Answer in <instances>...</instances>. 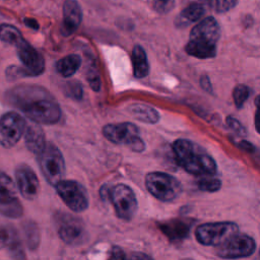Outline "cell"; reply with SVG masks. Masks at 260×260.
<instances>
[{"label":"cell","mask_w":260,"mask_h":260,"mask_svg":"<svg viewBox=\"0 0 260 260\" xmlns=\"http://www.w3.org/2000/svg\"><path fill=\"white\" fill-rule=\"evenodd\" d=\"M7 101L31 121L53 125L61 118V108L54 96L44 87L20 84L6 93Z\"/></svg>","instance_id":"obj_1"},{"label":"cell","mask_w":260,"mask_h":260,"mask_svg":"<svg viewBox=\"0 0 260 260\" xmlns=\"http://www.w3.org/2000/svg\"><path fill=\"white\" fill-rule=\"evenodd\" d=\"M173 150L180 166L194 176L214 175L215 160L200 145L187 139H177L173 143Z\"/></svg>","instance_id":"obj_2"},{"label":"cell","mask_w":260,"mask_h":260,"mask_svg":"<svg viewBox=\"0 0 260 260\" xmlns=\"http://www.w3.org/2000/svg\"><path fill=\"white\" fill-rule=\"evenodd\" d=\"M39 166L46 181L55 186L65 176V160L60 149L52 142H47L38 155Z\"/></svg>","instance_id":"obj_3"},{"label":"cell","mask_w":260,"mask_h":260,"mask_svg":"<svg viewBox=\"0 0 260 260\" xmlns=\"http://www.w3.org/2000/svg\"><path fill=\"white\" fill-rule=\"evenodd\" d=\"M145 186L152 196L164 202L177 199L182 192L181 183L175 177L161 172L147 174Z\"/></svg>","instance_id":"obj_4"},{"label":"cell","mask_w":260,"mask_h":260,"mask_svg":"<svg viewBox=\"0 0 260 260\" xmlns=\"http://www.w3.org/2000/svg\"><path fill=\"white\" fill-rule=\"evenodd\" d=\"M104 136L115 144H123L132 150L140 152L144 150V142L140 137L139 129L136 125L124 122L119 124H108L103 128Z\"/></svg>","instance_id":"obj_5"},{"label":"cell","mask_w":260,"mask_h":260,"mask_svg":"<svg viewBox=\"0 0 260 260\" xmlns=\"http://www.w3.org/2000/svg\"><path fill=\"white\" fill-rule=\"evenodd\" d=\"M106 200L111 201L117 216L123 220H130L137 210L136 196L133 190L125 184L108 187Z\"/></svg>","instance_id":"obj_6"},{"label":"cell","mask_w":260,"mask_h":260,"mask_svg":"<svg viewBox=\"0 0 260 260\" xmlns=\"http://www.w3.org/2000/svg\"><path fill=\"white\" fill-rule=\"evenodd\" d=\"M237 233L239 229L234 222H207L196 229L195 236L201 245L217 247Z\"/></svg>","instance_id":"obj_7"},{"label":"cell","mask_w":260,"mask_h":260,"mask_svg":"<svg viewBox=\"0 0 260 260\" xmlns=\"http://www.w3.org/2000/svg\"><path fill=\"white\" fill-rule=\"evenodd\" d=\"M55 188L59 197L70 210L81 212L88 207L87 191L79 182L61 180L55 185Z\"/></svg>","instance_id":"obj_8"},{"label":"cell","mask_w":260,"mask_h":260,"mask_svg":"<svg viewBox=\"0 0 260 260\" xmlns=\"http://www.w3.org/2000/svg\"><path fill=\"white\" fill-rule=\"evenodd\" d=\"M25 119L16 112H7L0 117V144L12 148L24 134Z\"/></svg>","instance_id":"obj_9"},{"label":"cell","mask_w":260,"mask_h":260,"mask_svg":"<svg viewBox=\"0 0 260 260\" xmlns=\"http://www.w3.org/2000/svg\"><path fill=\"white\" fill-rule=\"evenodd\" d=\"M256 244L253 238L245 234L237 233L225 242L216 247L215 254L224 259L244 258L252 255Z\"/></svg>","instance_id":"obj_10"},{"label":"cell","mask_w":260,"mask_h":260,"mask_svg":"<svg viewBox=\"0 0 260 260\" xmlns=\"http://www.w3.org/2000/svg\"><path fill=\"white\" fill-rule=\"evenodd\" d=\"M57 233L59 238L67 245L76 246L85 241L86 232L82 220L71 214L61 213L57 217Z\"/></svg>","instance_id":"obj_11"},{"label":"cell","mask_w":260,"mask_h":260,"mask_svg":"<svg viewBox=\"0 0 260 260\" xmlns=\"http://www.w3.org/2000/svg\"><path fill=\"white\" fill-rule=\"evenodd\" d=\"M18 58L27 72L28 76H39L45 71V59L24 38L15 46Z\"/></svg>","instance_id":"obj_12"},{"label":"cell","mask_w":260,"mask_h":260,"mask_svg":"<svg viewBox=\"0 0 260 260\" xmlns=\"http://www.w3.org/2000/svg\"><path fill=\"white\" fill-rule=\"evenodd\" d=\"M16 187L26 200H35L40 192V182L35 171L25 164H20L15 169Z\"/></svg>","instance_id":"obj_13"},{"label":"cell","mask_w":260,"mask_h":260,"mask_svg":"<svg viewBox=\"0 0 260 260\" xmlns=\"http://www.w3.org/2000/svg\"><path fill=\"white\" fill-rule=\"evenodd\" d=\"M220 37L218 22L212 16H208L197 23L190 32V40L216 45Z\"/></svg>","instance_id":"obj_14"},{"label":"cell","mask_w":260,"mask_h":260,"mask_svg":"<svg viewBox=\"0 0 260 260\" xmlns=\"http://www.w3.org/2000/svg\"><path fill=\"white\" fill-rule=\"evenodd\" d=\"M82 20L81 7L76 0H65L63 3V19L61 31L68 37L74 34Z\"/></svg>","instance_id":"obj_15"},{"label":"cell","mask_w":260,"mask_h":260,"mask_svg":"<svg viewBox=\"0 0 260 260\" xmlns=\"http://www.w3.org/2000/svg\"><path fill=\"white\" fill-rule=\"evenodd\" d=\"M23 136L26 148L38 156L43 151L47 143L45 132L40 126V123H37L35 121L26 123V128Z\"/></svg>","instance_id":"obj_16"},{"label":"cell","mask_w":260,"mask_h":260,"mask_svg":"<svg viewBox=\"0 0 260 260\" xmlns=\"http://www.w3.org/2000/svg\"><path fill=\"white\" fill-rule=\"evenodd\" d=\"M132 66H133V75L136 78H143L149 72V64H148L146 53L144 49L139 45H136L133 47Z\"/></svg>","instance_id":"obj_17"},{"label":"cell","mask_w":260,"mask_h":260,"mask_svg":"<svg viewBox=\"0 0 260 260\" xmlns=\"http://www.w3.org/2000/svg\"><path fill=\"white\" fill-rule=\"evenodd\" d=\"M185 51L190 56L199 59H208L216 55V45L189 40L185 46Z\"/></svg>","instance_id":"obj_18"},{"label":"cell","mask_w":260,"mask_h":260,"mask_svg":"<svg viewBox=\"0 0 260 260\" xmlns=\"http://www.w3.org/2000/svg\"><path fill=\"white\" fill-rule=\"evenodd\" d=\"M80 65V56L77 54H70L57 61L56 71L62 77H71L79 69Z\"/></svg>","instance_id":"obj_19"},{"label":"cell","mask_w":260,"mask_h":260,"mask_svg":"<svg viewBox=\"0 0 260 260\" xmlns=\"http://www.w3.org/2000/svg\"><path fill=\"white\" fill-rule=\"evenodd\" d=\"M130 114L137 120L142 121L144 123H149V124H154L159 119L158 112L155 109L146 105H141V104L131 105Z\"/></svg>","instance_id":"obj_20"},{"label":"cell","mask_w":260,"mask_h":260,"mask_svg":"<svg viewBox=\"0 0 260 260\" xmlns=\"http://www.w3.org/2000/svg\"><path fill=\"white\" fill-rule=\"evenodd\" d=\"M204 14V7L199 3H192L185 7L179 14L176 24L178 26L187 25L190 22H194L202 17Z\"/></svg>","instance_id":"obj_21"},{"label":"cell","mask_w":260,"mask_h":260,"mask_svg":"<svg viewBox=\"0 0 260 260\" xmlns=\"http://www.w3.org/2000/svg\"><path fill=\"white\" fill-rule=\"evenodd\" d=\"M0 213L6 217L18 218L23 214V206L17 197L0 201Z\"/></svg>","instance_id":"obj_22"},{"label":"cell","mask_w":260,"mask_h":260,"mask_svg":"<svg viewBox=\"0 0 260 260\" xmlns=\"http://www.w3.org/2000/svg\"><path fill=\"white\" fill-rule=\"evenodd\" d=\"M23 39L21 31L12 24L1 23L0 24V40L3 43L15 46Z\"/></svg>","instance_id":"obj_23"},{"label":"cell","mask_w":260,"mask_h":260,"mask_svg":"<svg viewBox=\"0 0 260 260\" xmlns=\"http://www.w3.org/2000/svg\"><path fill=\"white\" fill-rule=\"evenodd\" d=\"M16 185L13 180L3 171H0V201L17 197Z\"/></svg>","instance_id":"obj_24"},{"label":"cell","mask_w":260,"mask_h":260,"mask_svg":"<svg viewBox=\"0 0 260 260\" xmlns=\"http://www.w3.org/2000/svg\"><path fill=\"white\" fill-rule=\"evenodd\" d=\"M20 244L16 232L10 226L0 228V249H11Z\"/></svg>","instance_id":"obj_25"},{"label":"cell","mask_w":260,"mask_h":260,"mask_svg":"<svg viewBox=\"0 0 260 260\" xmlns=\"http://www.w3.org/2000/svg\"><path fill=\"white\" fill-rule=\"evenodd\" d=\"M23 232L28 248L36 249L40 243V232L37 224L34 221L25 222V224H23Z\"/></svg>","instance_id":"obj_26"},{"label":"cell","mask_w":260,"mask_h":260,"mask_svg":"<svg viewBox=\"0 0 260 260\" xmlns=\"http://www.w3.org/2000/svg\"><path fill=\"white\" fill-rule=\"evenodd\" d=\"M169 237H173L174 239L183 238L188 235L189 228L184 222L180 221H172L166 223V225L160 228Z\"/></svg>","instance_id":"obj_27"},{"label":"cell","mask_w":260,"mask_h":260,"mask_svg":"<svg viewBox=\"0 0 260 260\" xmlns=\"http://www.w3.org/2000/svg\"><path fill=\"white\" fill-rule=\"evenodd\" d=\"M197 187L201 191L215 192V191H218L220 189L221 181L217 178L212 177V175L201 176V178L197 181Z\"/></svg>","instance_id":"obj_28"},{"label":"cell","mask_w":260,"mask_h":260,"mask_svg":"<svg viewBox=\"0 0 260 260\" xmlns=\"http://www.w3.org/2000/svg\"><path fill=\"white\" fill-rule=\"evenodd\" d=\"M250 94L249 87L245 84H238L233 91V98L237 108H242Z\"/></svg>","instance_id":"obj_29"},{"label":"cell","mask_w":260,"mask_h":260,"mask_svg":"<svg viewBox=\"0 0 260 260\" xmlns=\"http://www.w3.org/2000/svg\"><path fill=\"white\" fill-rule=\"evenodd\" d=\"M207 5H209L211 8H213L217 12H226L230 9L234 8L238 0H204Z\"/></svg>","instance_id":"obj_30"},{"label":"cell","mask_w":260,"mask_h":260,"mask_svg":"<svg viewBox=\"0 0 260 260\" xmlns=\"http://www.w3.org/2000/svg\"><path fill=\"white\" fill-rule=\"evenodd\" d=\"M86 79L92 90L99 91L101 88V78L96 67L93 64L87 66L86 69Z\"/></svg>","instance_id":"obj_31"},{"label":"cell","mask_w":260,"mask_h":260,"mask_svg":"<svg viewBox=\"0 0 260 260\" xmlns=\"http://www.w3.org/2000/svg\"><path fill=\"white\" fill-rule=\"evenodd\" d=\"M65 91L70 98L74 100H81L83 95L82 85L77 80H70L67 82L65 85Z\"/></svg>","instance_id":"obj_32"},{"label":"cell","mask_w":260,"mask_h":260,"mask_svg":"<svg viewBox=\"0 0 260 260\" xmlns=\"http://www.w3.org/2000/svg\"><path fill=\"white\" fill-rule=\"evenodd\" d=\"M28 74L25 71V69L22 67H18L15 65H11L9 67H7L6 69V77L9 80H15V79H19L22 77H27Z\"/></svg>","instance_id":"obj_33"},{"label":"cell","mask_w":260,"mask_h":260,"mask_svg":"<svg viewBox=\"0 0 260 260\" xmlns=\"http://www.w3.org/2000/svg\"><path fill=\"white\" fill-rule=\"evenodd\" d=\"M153 8L159 13H167L171 11L175 5V0H153Z\"/></svg>","instance_id":"obj_34"},{"label":"cell","mask_w":260,"mask_h":260,"mask_svg":"<svg viewBox=\"0 0 260 260\" xmlns=\"http://www.w3.org/2000/svg\"><path fill=\"white\" fill-rule=\"evenodd\" d=\"M226 124L229 125V127L232 130H234L240 136H245L246 135V129L244 128V126L237 119H235L233 117H228L226 118Z\"/></svg>","instance_id":"obj_35"},{"label":"cell","mask_w":260,"mask_h":260,"mask_svg":"<svg viewBox=\"0 0 260 260\" xmlns=\"http://www.w3.org/2000/svg\"><path fill=\"white\" fill-rule=\"evenodd\" d=\"M111 259H124L126 258L125 253L119 247H113L110 254Z\"/></svg>","instance_id":"obj_36"},{"label":"cell","mask_w":260,"mask_h":260,"mask_svg":"<svg viewBox=\"0 0 260 260\" xmlns=\"http://www.w3.org/2000/svg\"><path fill=\"white\" fill-rule=\"evenodd\" d=\"M23 22H24V24H25L27 27L32 28V29H35V30H38V29H39V27H40V25H39L38 21H37L36 19H34V18L25 17V18L23 19Z\"/></svg>","instance_id":"obj_37"},{"label":"cell","mask_w":260,"mask_h":260,"mask_svg":"<svg viewBox=\"0 0 260 260\" xmlns=\"http://www.w3.org/2000/svg\"><path fill=\"white\" fill-rule=\"evenodd\" d=\"M239 146H240L242 149H244V150H246V151H248V152H253V151L255 150V147H254L250 142H248V141H246V140H242V141L239 143Z\"/></svg>","instance_id":"obj_38"},{"label":"cell","mask_w":260,"mask_h":260,"mask_svg":"<svg viewBox=\"0 0 260 260\" xmlns=\"http://www.w3.org/2000/svg\"><path fill=\"white\" fill-rule=\"evenodd\" d=\"M200 83H201V86H202L205 90H208V91L211 90V84H210L209 78H208L207 76H202L201 79H200Z\"/></svg>","instance_id":"obj_39"},{"label":"cell","mask_w":260,"mask_h":260,"mask_svg":"<svg viewBox=\"0 0 260 260\" xmlns=\"http://www.w3.org/2000/svg\"><path fill=\"white\" fill-rule=\"evenodd\" d=\"M255 128L260 134V110H258L255 114Z\"/></svg>","instance_id":"obj_40"},{"label":"cell","mask_w":260,"mask_h":260,"mask_svg":"<svg viewBox=\"0 0 260 260\" xmlns=\"http://www.w3.org/2000/svg\"><path fill=\"white\" fill-rule=\"evenodd\" d=\"M255 105H256L257 109L260 110V94H258V95L256 96V99H255Z\"/></svg>","instance_id":"obj_41"}]
</instances>
